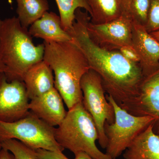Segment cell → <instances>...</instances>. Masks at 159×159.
<instances>
[{"label": "cell", "mask_w": 159, "mask_h": 159, "mask_svg": "<svg viewBox=\"0 0 159 159\" xmlns=\"http://www.w3.org/2000/svg\"><path fill=\"white\" fill-rule=\"evenodd\" d=\"M29 100L23 81L9 82L4 73L0 74V121L15 122L26 116Z\"/></svg>", "instance_id": "9c48e42d"}, {"label": "cell", "mask_w": 159, "mask_h": 159, "mask_svg": "<svg viewBox=\"0 0 159 159\" xmlns=\"http://www.w3.org/2000/svg\"><path fill=\"white\" fill-rule=\"evenodd\" d=\"M54 135L55 140L63 148L74 154L83 152L93 159H113L97 147V127L82 102L68 109L62 122L54 127Z\"/></svg>", "instance_id": "277c9868"}, {"label": "cell", "mask_w": 159, "mask_h": 159, "mask_svg": "<svg viewBox=\"0 0 159 159\" xmlns=\"http://www.w3.org/2000/svg\"><path fill=\"white\" fill-rule=\"evenodd\" d=\"M0 159H15L11 152L2 147L0 151Z\"/></svg>", "instance_id": "cb8c5ba5"}, {"label": "cell", "mask_w": 159, "mask_h": 159, "mask_svg": "<svg viewBox=\"0 0 159 159\" xmlns=\"http://www.w3.org/2000/svg\"><path fill=\"white\" fill-rule=\"evenodd\" d=\"M151 35L159 42V31L150 33Z\"/></svg>", "instance_id": "83f0119b"}, {"label": "cell", "mask_w": 159, "mask_h": 159, "mask_svg": "<svg viewBox=\"0 0 159 159\" xmlns=\"http://www.w3.org/2000/svg\"><path fill=\"white\" fill-rule=\"evenodd\" d=\"M154 123V122H153ZM148 125L123 153L124 159H159V137Z\"/></svg>", "instance_id": "9a60e30c"}, {"label": "cell", "mask_w": 159, "mask_h": 159, "mask_svg": "<svg viewBox=\"0 0 159 159\" xmlns=\"http://www.w3.org/2000/svg\"><path fill=\"white\" fill-rule=\"evenodd\" d=\"M2 145H1V144H0V151L1 150V149H2Z\"/></svg>", "instance_id": "f1b7e54d"}, {"label": "cell", "mask_w": 159, "mask_h": 159, "mask_svg": "<svg viewBox=\"0 0 159 159\" xmlns=\"http://www.w3.org/2000/svg\"><path fill=\"white\" fill-rule=\"evenodd\" d=\"M54 129L30 111L26 116L15 122L0 121V144L16 139L34 150L62 152L65 149L55 140Z\"/></svg>", "instance_id": "5b68a950"}, {"label": "cell", "mask_w": 159, "mask_h": 159, "mask_svg": "<svg viewBox=\"0 0 159 159\" xmlns=\"http://www.w3.org/2000/svg\"><path fill=\"white\" fill-rule=\"evenodd\" d=\"M30 100L46 93L54 88V77L50 66L44 60L29 69L23 79Z\"/></svg>", "instance_id": "5bb4252c"}, {"label": "cell", "mask_w": 159, "mask_h": 159, "mask_svg": "<svg viewBox=\"0 0 159 159\" xmlns=\"http://www.w3.org/2000/svg\"><path fill=\"white\" fill-rule=\"evenodd\" d=\"M149 6L150 0H120L121 16L133 25L145 27Z\"/></svg>", "instance_id": "ac0fdd59"}, {"label": "cell", "mask_w": 159, "mask_h": 159, "mask_svg": "<svg viewBox=\"0 0 159 159\" xmlns=\"http://www.w3.org/2000/svg\"><path fill=\"white\" fill-rule=\"evenodd\" d=\"M43 60L54 75V87L68 109L82 102L80 82L90 69L88 61L73 39L66 42L44 41Z\"/></svg>", "instance_id": "7a4b0ae2"}, {"label": "cell", "mask_w": 159, "mask_h": 159, "mask_svg": "<svg viewBox=\"0 0 159 159\" xmlns=\"http://www.w3.org/2000/svg\"><path fill=\"white\" fill-rule=\"evenodd\" d=\"M16 13L21 25L28 27L39 19L49 10L50 6L47 0H16Z\"/></svg>", "instance_id": "e0dca14e"}, {"label": "cell", "mask_w": 159, "mask_h": 159, "mask_svg": "<svg viewBox=\"0 0 159 159\" xmlns=\"http://www.w3.org/2000/svg\"><path fill=\"white\" fill-rule=\"evenodd\" d=\"M2 20L0 19V24ZM6 70V66L3 63L2 61V57H1V51H0V74L1 73H5Z\"/></svg>", "instance_id": "4316f807"}, {"label": "cell", "mask_w": 159, "mask_h": 159, "mask_svg": "<svg viewBox=\"0 0 159 159\" xmlns=\"http://www.w3.org/2000/svg\"><path fill=\"white\" fill-rule=\"evenodd\" d=\"M75 158L74 159H93L87 154L84 152H78L74 154Z\"/></svg>", "instance_id": "d4e9b609"}, {"label": "cell", "mask_w": 159, "mask_h": 159, "mask_svg": "<svg viewBox=\"0 0 159 159\" xmlns=\"http://www.w3.org/2000/svg\"><path fill=\"white\" fill-rule=\"evenodd\" d=\"M87 29L91 39L103 48L119 51L122 47H133V25L122 16L104 24H94L89 21Z\"/></svg>", "instance_id": "ba28073f"}, {"label": "cell", "mask_w": 159, "mask_h": 159, "mask_svg": "<svg viewBox=\"0 0 159 159\" xmlns=\"http://www.w3.org/2000/svg\"><path fill=\"white\" fill-rule=\"evenodd\" d=\"M154 132L159 137V121H155L153 124Z\"/></svg>", "instance_id": "484cf974"}, {"label": "cell", "mask_w": 159, "mask_h": 159, "mask_svg": "<svg viewBox=\"0 0 159 159\" xmlns=\"http://www.w3.org/2000/svg\"><path fill=\"white\" fill-rule=\"evenodd\" d=\"M106 97L113 107L115 119L112 124L105 123L104 125L107 142L105 153L116 159L156 119L149 116H137L131 115L118 105L111 96L107 95Z\"/></svg>", "instance_id": "8992f818"}, {"label": "cell", "mask_w": 159, "mask_h": 159, "mask_svg": "<svg viewBox=\"0 0 159 159\" xmlns=\"http://www.w3.org/2000/svg\"><path fill=\"white\" fill-rule=\"evenodd\" d=\"M0 51L7 80L23 81L27 71L43 60L45 45H35L28 29L13 16L1 20Z\"/></svg>", "instance_id": "3957f363"}, {"label": "cell", "mask_w": 159, "mask_h": 159, "mask_svg": "<svg viewBox=\"0 0 159 159\" xmlns=\"http://www.w3.org/2000/svg\"><path fill=\"white\" fill-rule=\"evenodd\" d=\"M87 11H75V20L69 33L79 46L92 70L99 74L103 89L122 108L134 99L144 79L139 63L126 59L118 50L99 47L89 37L87 24L90 20Z\"/></svg>", "instance_id": "6da1fadb"}, {"label": "cell", "mask_w": 159, "mask_h": 159, "mask_svg": "<svg viewBox=\"0 0 159 159\" xmlns=\"http://www.w3.org/2000/svg\"><path fill=\"white\" fill-rule=\"evenodd\" d=\"M29 110L38 118L54 127L61 123L67 114L62 97L55 87L30 100Z\"/></svg>", "instance_id": "7c38bea8"}, {"label": "cell", "mask_w": 159, "mask_h": 159, "mask_svg": "<svg viewBox=\"0 0 159 159\" xmlns=\"http://www.w3.org/2000/svg\"><path fill=\"white\" fill-rule=\"evenodd\" d=\"M133 47L139 55L144 77L159 68V42L144 26L133 25Z\"/></svg>", "instance_id": "8fae6325"}, {"label": "cell", "mask_w": 159, "mask_h": 159, "mask_svg": "<svg viewBox=\"0 0 159 159\" xmlns=\"http://www.w3.org/2000/svg\"><path fill=\"white\" fill-rule=\"evenodd\" d=\"M2 147L11 152L15 159H38L34 149L16 139H10L1 143Z\"/></svg>", "instance_id": "ffe728a7"}, {"label": "cell", "mask_w": 159, "mask_h": 159, "mask_svg": "<svg viewBox=\"0 0 159 159\" xmlns=\"http://www.w3.org/2000/svg\"><path fill=\"white\" fill-rule=\"evenodd\" d=\"M57 3L62 28L70 33L73 28L75 20V11L78 9H84L91 13L90 7L87 0H55Z\"/></svg>", "instance_id": "d6986e66"}, {"label": "cell", "mask_w": 159, "mask_h": 159, "mask_svg": "<svg viewBox=\"0 0 159 159\" xmlns=\"http://www.w3.org/2000/svg\"><path fill=\"white\" fill-rule=\"evenodd\" d=\"M90 7V22L101 24L121 16L120 0H87Z\"/></svg>", "instance_id": "2e32d148"}, {"label": "cell", "mask_w": 159, "mask_h": 159, "mask_svg": "<svg viewBox=\"0 0 159 159\" xmlns=\"http://www.w3.org/2000/svg\"><path fill=\"white\" fill-rule=\"evenodd\" d=\"M38 159H70L62 152L52 151L43 149H35Z\"/></svg>", "instance_id": "7402d4cb"}, {"label": "cell", "mask_w": 159, "mask_h": 159, "mask_svg": "<svg viewBox=\"0 0 159 159\" xmlns=\"http://www.w3.org/2000/svg\"><path fill=\"white\" fill-rule=\"evenodd\" d=\"M29 31L31 36L42 39L44 41L66 42L73 40L70 34L62 28L59 16L52 11L46 12L30 26Z\"/></svg>", "instance_id": "4fadbf2b"}, {"label": "cell", "mask_w": 159, "mask_h": 159, "mask_svg": "<svg viewBox=\"0 0 159 159\" xmlns=\"http://www.w3.org/2000/svg\"><path fill=\"white\" fill-rule=\"evenodd\" d=\"M121 54L126 59L135 63L140 62V58L139 55L134 48L133 47H124L119 50Z\"/></svg>", "instance_id": "603a6c76"}, {"label": "cell", "mask_w": 159, "mask_h": 159, "mask_svg": "<svg viewBox=\"0 0 159 159\" xmlns=\"http://www.w3.org/2000/svg\"><path fill=\"white\" fill-rule=\"evenodd\" d=\"M80 87L83 104L93 119L98 131L99 145L102 148H106L107 142L104 125L105 123L111 124L115 121L113 107L104 95L100 76L93 70L90 69L83 76Z\"/></svg>", "instance_id": "52a82bcc"}, {"label": "cell", "mask_w": 159, "mask_h": 159, "mask_svg": "<svg viewBox=\"0 0 159 159\" xmlns=\"http://www.w3.org/2000/svg\"><path fill=\"white\" fill-rule=\"evenodd\" d=\"M122 108L134 116H149L159 121V68L144 77L136 97Z\"/></svg>", "instance_id": "30bf717a"}, {"label": "cell", "mask_w": 159, "mask_h": 159, "mask_svg": "<svg viewBox=\"0 0 159 159\" xmlns=\"http://www.w3.org/2000/svg\"><path fill=\"white\" fill-rule=\"evenodd\" d=\"M145 28L149 33L159 31V0H150L148 19Z\"/></svg>", "instance_id": "44dd1931"}]
</instances>
